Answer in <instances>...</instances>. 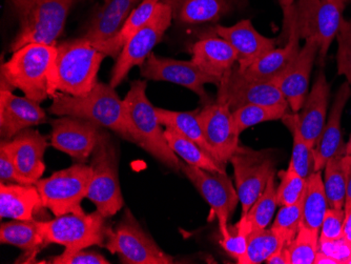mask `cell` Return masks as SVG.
I'll return each instance as SVG.
<instances>
[{"label": "cell", "instance_id": "obj_1", "mask_svg": "<svg viewBox=\"0 0 351 264\" xmlns=\"http://www.w3.org/2000/svg\"><path fill=\"white\" fill-rule=\"evenodd\" d=\"M51 73V98L56 93L84 96L98 84V72L106 57L84 37L57 43Z\"/></svg>", "mask_w": 351, "mask_h": 264}, {"label": "cell", "instance_id": "obj_2", "mask_svg": "<svg viewBox=\"0 0 351 264\" xmlns=\"http://www.w3.org/2000/svg\"><path fill=\"white\" fill-rule=\"evenodd\" d=\"M52 99L49 113L88 120L133 143L123 100L120 99L116 88L110 84L98 82L88 95L84 96H71L58 92Z\"/></svg>", "mask_w": 351, "mask_h": 264}, {"label": "cell", "instance_id": "obj_3", "mask_svg": "<svg viewBox=\"0 0 351 264\" xmlns=\"http://www.w3.org/2000/svg\"><path fill=\"white\" fill-rule=\"evenodd\" d=\"M57 54L56 45L29 43L13 52L10 60L1 62V90L19 88L25 97L45 101L51 97V73Z\"/></svg>", "mask_w": 351, "mask_h": 264}, {"label": "cell", "instance_id": "obj_4", "mask_svg": "<svg viewBox=\"0 0 351 264\" xmlns=\"http://www.w3.org/2000/svg\"><path fill=\"white\" fill-rule=\"evenodd\" d=\"M19 21L11 43L15 52L29 43L56 45L77 0H5Z\"/></svg>", "mask_w": 351, "mask_h": 264}, {"label": "cell", "instance_id": "obj_5", "mask_svg": "<svg viewBox=\"0 0 351 264\" xmlns=\"http://www.w3.org/2000/svg\"><path fill=\"white\" fill-rule=\"evenodd\" d=\"M145 80H135L124 98L126 120L133 143L154 158L175 172L181 171V163L165 139L162 124L158 119L156 108L147 96Z\"/></svg>", "mask_w": 351, "mask_h": 264}, {"label": "cell", "instance_id": "obj_6", "mask_svg": "<svg viewBox=\"0 0 351 264\" xmlns=\"http://www.w3.org/2000/svg\"><path fill=\"white\" fill-rule=\"evenodd\" d=\"M101 213L66 214L50 221H37L45 245L56 243L66 252L82 251L92 245L104 246L110 228Z\"/></svg>", "mask_w": 351, "mask_h": 264}, {"label": "cell", "instance_id": "obj_7", "mask_svg": "<svg viewBox=\"0 0 351 264\" xmlns=\"http://www.w3.org/2000/svg\"><path fill=\"white\" fill-rule=\"evenodd\" d=\"M90 167L93 176L86 198L106 218L114 216L123 208L124 200L118 175L117 149L106 129L102 130L90 156Z\"/></svg>", "mask_w": 351, "mask_h": 264}, {"label": "cell", "instance_id": "obj_8", "mask_svg": "<svg viewBox=\"0 0 351 264\" xmlns=\"http://www.w3.org/2000/svg\"><path fill=\"white\" fill-rule=\"evenodd\" d=\"M92 176L90 165L79 163L49 178L39 179L35 185L43 208H49L56 217L84 214L82 202L88 196Z\"/></svg>", "mask_w": 351, "mask_h": 264}, {"label": "cell", "instance_id": "obj_9", "mask_svg": "<svg viewBox=\"0 0 351 264\" xmlns=\"http://www.w3.org/2000/svg\"><path fill=\"white\" fill-rule=\"evenodd\" d=\"M344 8L332 0H299L293 7L289 23L283 25L284 35L281 38L286 43L289 25H295L301 38L317 39L320 47L317 57L323 62L342 25Z\"/></svg>", "mask_w": 351, "mask_h": 264}, {"label": "cell", "instance_id": "obj_10", "mask_svg": "<svg viewBox=\"0 0 351 264\" xmlns=\"http://www.w3.org/2000/svg\"><path fill=\"white\" fill-rule=\"evenodd\" d=\"M104 248L118 254L122 263L171 264L175 259L161 250L131 211L126 210L121 221L112 228Z\"/></svg>", "mask_w": 351, "mask_h": 264}, {"label": "cell", "instance_id": "obj_11", "mask_svg": "<svg viewBox=\"0 0 351 264\" xmlns=\"http://www.w3.org/2000/svg\"><path fill=\"white\" fill-rule=\"evenodd\" d=\"M230 161L234 167L242 216H245L263 194L270 177L275 176L277 161L269 149L256 151L243 145H239Z\"/></svg>", "mask_w": 351, "mask_h": 264}, {"label": "cell", "instance_id": "obj_12", "mask_svg": "<svg viewBox=\"0 0 351 264\" xmlns=\"http://www.w3.org/2000/svg\"><path fill=\"white\" fill-rule=\"evenodd\" d=\"M171 21L173 13L171 8L160 0L151 19L138 29L116 58L110 75V86L117 88L134 67L145 64L153 49L160 43L163 35L171 27Z\"/></svg>", "mask_w": 351, "mask_h": 264}, {"label": "cell", "instance_id": "obj_13", "mask_svg": "<svg viewBox=\"0 0 351 264\" xmlns=\"http://www.w3.org/2000/svg\"><path fill=\"white\" fill-rule=\"evenodd\" d=\"M181 171L210 204L218 218L223 238H228L230 236L228 220L240 200L237 189L234 188L226 172H212L185 163H181Z\"/></svg>", "mask_w": 351, "mask_h": 264}, {"label": "cell", "instance_id": "obj_14", "mask_svg": "<svg viewBox=\"0 0 351 264\" xmlns=\"http://www.w3.org/2000/svg\"><path fill=\"white\" fill-rule=\"evenodd\" d=\"M140 75L145 80L154 82H167L189 88L199 96L203 104H210L204 86L206 84H220L214 77L207 75L193 61L161 57L152 52L145 64L139 67Z\"/></svg>", "mask_w": 351, "mask_h": 264}, {"label": "cell", "instance_id": "obj_15", "mask_svg": "<svg viewBox=\"0 0 351 264\" xmlns=\"http://www.w3.org/2000/svg\"><path fill=\"white\" fill-rule=\"evenodd\" d=\"M216 101L228 104L232 112L248 104L289 106L273 82L247 80L240 73L238 66L232 67L223 77L218 86Z\"/></svg>", "mask_w": 351, "mask_h": 264}, {"label": "cell", "instance_id": "obj_16", "mask_svg": "<svg viewBox=\"0 0 351 264\" xmlns=\"http://www.w3.org/2000/svg\"><path fill=\"white\" fill-rule=\"evenodd\" d=\"M199 120L213 156L226 167L238 149L240 136L234 129L230 106L219 101L205 104L199 112Z\"/></svg>", "mask_w": 351, "mask_h": 264}, {"label": "cell", "instance_id": "obj_17", "mask_svg": "<svg viewBox=\"0 0 351 264\" xmlns=\"http://www.w3.org/2000/svg\"><path fill=\"white\" fill-rule=\"evenodd\" d=\"M51 124L53 147L82 163L92 156L104 129L94 122L72 116H61Z\"/></svg>", "mask_w": 351, "mask_h": 264}, {"label": "cell", "instance_id": "obj_18", "mask_svg": "<svg viewBox=\"0 0 351 264\" xmlns=\"http://www.w3.org/2000/svg\"><path fill=\"white\" fill-rule=\"evenodd\" d=\"M319 51L320 47L315 37L305 39L298 56L273 80L295 113L301 111L308 96L311 71Z\"/></svg>", "mask_w": 351, "mask_h": 264}, {"label": "cell", "instance_id": "obj_19", "mask_svg": "<svg viewBox=\"0 0 351 264\" xmlns=\"http://www.w3.org/2000/svg\"><path fill=\"white\" fill-rule=\"evenodd\" d=\"M215 34L226 39L238 55V68L246 70L254 61L270 52L278 45L277 38H268L254 29L252 21L244 19L232 27L217 25L213 27Z\"/></svg>", "mask_w": 351, "mask_h": 264}, {"label": "cell", "instance_id": "obj_20", "mask_svg": "<svg viewBox=\"0 0 351 264\" xmlns=\"http://www.w3.org/2000/svg\"><path fill=\"white\" fill-rule=\"evenodd\" d=\"M47 121L39 102L14 95L12 91H0V134L3 141H11L23 130Z\"/></svg>", "mask_w": 351, "mask_h": 264}, {"label": "cell", "instance_id": "obj_21", "mask_svg": "<svg viewBox=\"0 0 351 264\" xmlns=\"http://www.w3.org/2000/svg\"><path fill=\"white\" fill-rule=\"evenodd\" d=\"M1 145L9 151L19 173L35 184L45 173L43 155L49 145L47 137L29 128L11 141H1Z\"/></svg>", "mask_w": 351, "mask_h": 264}, {"label": "cell", "instance_id": "obj_22", "mask_svg": "<svg viewBox=\"0 0 351 264\" xmlns=\"http://www.w3.org/2000/svg\"><path fill=\"white\" fill-rule=\"evenodd\" d=\"M351 97V84L345 82L336 93L328 119L320 138L313 147L315 172L322 171L326 163L346 149L343 141L342 117L347 102Z\"/></svg>", "mask_w": 351, "mask_h": 264}, {"label": "cell", "instance_id": "obj_23", "mask_svg": "<svg viewBox=\"0 0 351 264\" xmlns=\"http://www.w3.org/2000/svg\"><path fill=\"white\" fill-rule=\"evenodd\" d=\"M142 0H108L95 10L84 37L93 45L113 38Z\"/></svg>", "mask_w": 351, "mask_h": 264}, {"label": "cell", "instance_id": "obj_24", "mask_svg": "<svg viewBox=\"0 0 351 264\" xmlns=\"http://www.w3.org/2000/svg\"><path fill=\"white\" fill-rule=\"evenodd\" d=\"M330 84L324 73L320 72L299 113L300 130L306 143L315 147L326 123Z\"/></svg>", "mask_w": 351, "mask_h": 264}, {"label": "cell", "instance_id": "obj_25", "mask_svg": "<svg viewBox=\"0 0 351 264\" xmlns=\"http://www.w3.org/2000/svg\"><path fill=\"white\" fill-rule=\"evenodd\" d=\"M301 39L297 27L293 25H289L284 47L274 49L254 61L246 70L239 71L250 80L273 82L299 54Z\"/></svg>", "mask_w": 351, "mask_h": 264}, {"label": "cell", "instance_id": "obj_26", "mask_svg": "<svg viewBox=\"0 0 351 264\" xmlns=\"http://www.w3.org/2000/svg\"><path fill=\"white\" fill-rule=\"evenodd\" d=\"M191 61L207 75L221 82L223 77L238 60V55L226 39L206 37L191 48Z\"/></svg>", "mask_w": 351, "mask_h": 264}, {"label": "cell", "instance_id": "obj_27", "mask_svg": "<svg viewBox=\"0 0 351 264\" xmlns=\"http://www.w3.org/2000/svg\"><path fill=\"white\" fill-rule=\"evenodd\" d=\"M169 5L173 19L185 25L215 23L234 11L240 0H161Z\"/></svg>", "mask_w": 351, "mask_h": 264}, {"label": "cell", "instance_id": "obj_28", "mask_svg": "<svg viewBox=\"0 0 351 264\" xmlns=\"http://www.w3.org/2000/svg\"><path fill=\"white\" fill-rule=\"evenodd\" d=\"M43 206L35 184H0V216L13 220H34V213Z\"/></svg>", "mask_w": 351, "mask_h": 264}, {"label": "cell", "instance_id": "obj_29", "mask_svg": "<svg viewBox=\"0 0 351 264\" xmlns=\"http://www.w3.org/2000/svg\"><path fill=\"white\" fill-rule=\"evenodd\" d=\"M0 242L21 248L25 253V263L33 261L35 256L47 246L36 220L3 222L0 226Z\"/></svg>", "mask_w": 351, "mask_h": 264}, {"label": "cell", "instance_id": "obj_30", "mask_svg": "<svg viewBox=\"0 0 351 264\" xmlns=\"http://www.w3.org/2000/svg\"><path fill=\"white\" fill-rule=\"evenodd\" d=\"M159 3L160 0H142L139 5L132 12L129 19H126L119 32L113 38L95 45V48L98 49L106 56L117 58L126 43L136 34L140 27H143L151 19Z\"/></svg>", "mask_w": 351, "mask_h": 264}, {"label": "cell", "instance_id": "obj_31", "mask_svg": "<svg viewBox=\"0 0 351 264\" xmlns=\"http://www.w3.org/2000/svg\"><path fill=\"white\" fill-rule=\"evenodd\" d=\"M324 189L329 208H344L347 184L351 175V155L345 152L332 157L324 167Z\"/></svg>", "mask_w": 351, "mask_h": 264}, {"label": "cell", "instance_id": "obj_32", "mask_svg": "<svg viewBox=\"0 0 351 264\" xmlns=\"http://www.w3.org/2000/svg\"><path fill=\"white\" fill-rule=\"evenodd\" d=\"M199 112H200V108L196 111L177 112L156 108L158 119L163 127L178 132L189 141L198 145L205 153L208 154L210 157L214 158L210 147L205 141L204 134H203L200 120H199Z\"/></svg>", "mask_w": 351, "mask_h": 264}, {"label": "cell", "instance_id": "obj_33", "mask_svg": "<svg viewBox=\"0 0 351 264\" xmlns=\"http://www.w3.org/2000/svg\"><path fill=\"white\" fill-rule=\"evenodd\" d=\"M329 204L324 189L321 171L313 172L307 179L306 190L303 200L302 224L311 230H321Z\"/></svg>", "mask_w": 351, "mask_h": 264}, {"label": "cell", "instance_id": "obj_34", "mask_svg": "<svg viewBox=\"0 0 351 264\" xmlns=\"http://www.w3.org/2000/svg\"><path fill=\"white\" fill-rule=\"evenodd\" d=\"M165 136L173 153L177 156L181 157L187 165L200 167L206 171H212V172H226V167L217 163L198 145L189 141L175 130H165Z\"/></svg>", "mask_w": 351, "mask_h": 264}, {"label": "cell", "instance_id": "obj_35", "mask_svg": "<svg viewBox=\"0 0 351 264\" xmlns=\"http://www.w3.org/2000/svg\"><path fill=\"white\" fill-rule=\"evenodd\" d=\"M283 123L291 130L293 135V155L291 163L295 172L305 180L315 172V156L311 147L302 135L299 124V113H287L283 118Z\"/></svg>", "mask_w": 351, "mask_h": 264}, {"label": "cell", "instance_id": "obj_36", "mask_svg": "<svg viewBox=\"0 0 351 264\" xmlns=\"http://www.w3.org/2000/svg\"><path fill=\"white\" fill-rule=\"evenodd\" d=\"M289 106H261L248 104L232 112L234 129L240 135L242 132L262 122L282 119L289 113Z\"/></svg>", "mask_w": 351, "mask_h": 264}, {"label": "cell", "instance_id": "obj_37", "mask_svg": "<svg viewBox=\"0 0 351 264\" xmlns=\"http://www.w3.org/2000/svg\"><path fill=\"white\" fill-rule=\"evenodd\" d=\"M277 206H279L277 199V188H276L275 176H273L270 177L268 180L263 194L252 204L247 214L245 216H242L245 218L246 222L250 226V232L267 228L268 224L275 215Z\"/></svg>", "mask_w": 351, "mask_h": 264}, {"label": "cell", "instance_id": "obj_38", "mask_svg": "<svg viewBox=\"0 0 351 264\" xmlns=\"http://www.w3.org/2000/svg\"><path fill=\"white\" fill-rule=\"evenodd\" d=\"M281 245L279 238L271 230L252 232L248 235L245 254L238 260L239 264H260L277 252Z\"/></svg>", "mask_w": 351, "mask_h": 264}, {"label": "cell", "instance_id": "obj_39", "mask_svg": "<svg viewBox=\"0 0 351 264\" xmlns=\"http://www.w3.org/2000/svg\"><path fill=\"white\" fill-rule=\"evenodd\" d=\"M303 200H304V196L302 197L297 204L282 206L276 217L273 226L270 228L279 238L283 248H287L289 244L295 239L301 228L302 218H303Z\"/></svg>", "mask_w": 351, "mask_h": 264}, {"label": "cell", "instance_id": "obj_40", "mask_svg": "<svg viewBox=\"0 0 351 264\" xmlns=\"http://www.w3.org/2000/svg\"><path fill=\"white\" fill-rule=\"evenodd\" d=\"M319 230L301 224L295 239L289 244L291 264H313L319 252Z\"/></svg>", "mask_w": 351, "mask_h": 264}, {"label": "cell", "instance_id": "obj_41", "mask_svg": "<svg viewBox=\"0 0 351 264\" xmlns=\"http://www.w3.org/2000/svg\"><path fill=\"white\" fill-rule=\"evenodd\" d=\"M280 177L281 183L277 189L278 204L284 206L297 204L304 196L307 180L295 172L291 163L285 172L280 173Z\"/></svg>", "mask_w": 351, "mask_h": 264}, {"label": "cell", "instance_id": "obj_42", "mask_svg": "<svg viewBox=\"0 0 351 264\" xmlns=\"http://www.w3.org/2000/svg\"><path fill=\"white\" fill-rule=\"evenodd\" d=\"M336 38L338 40V74L346 77V82L351 84V19H343Z\"/></svg>", "mask_w": 351, "mask_h": 264}, {"label": "cell", "instance_id": "obj_43", "mask_svg": "<svg viewBox=\"0 0 351 264\" xmlns=\"http://www.w3.org/2000/svg\"><path fill=\"white\" fill-rule=\"evenodd\" d=\"M250 234V226L245 218L241 216V220L234 228H230V236L228 238H223L221 245L238 261L245 254Z\"/></svg>", "mask_w": 351, "mask_h": 264}, {"label": "cell", "instance_id": "obj_44", "mask_svg": "<svg viewBox=\"0 0 351 264\" xmlns=\"http://www.w3.org/2000/svg\"><path fill=\"white\" fill-rule=\"evenodd\" d=\"M345 208H330L327 210L321 226L320 240L332 241L344 238Z\"/></svg>", "mask_w": 351, "mask_h": 264}, {"label": "cell", "instance_id": "obj_45", "mask_svg": "<svg viewBox=\"0 0 351 264\" xmlns=\"http://www.w3.org/2000/svg\"><path fill=\"white\" fill-rule=\"evenodd\" d=\"M50 263L54 264H110L104 256L96 252H86L84 250L77 252H63L61 255L52 257Z\"/></svg>", "mask_w": 351, "mask_h": 264}, {"label": "cell", "instance_id": "obj_46", "mask_svg": "<svg viewBox=\"0 0 351 264\" xmlns=\"http://www.w3.org/2000/svg\"><path fill=\"white\" fill-rule=\"evenodd\" d=\"M0 178L1 182L21 183V184H33L29 179L23 177L16 167L9 151L0 145Z\"/></svg>", "mask_w": 351, "mask_h": 264}, {"label": "cell", "instance_id": "obj_47", "mask_svg": "<svg viewBox=\"0 0 351 264\" xmlns=\"http://www.w3.org/2000/svg\"><path fill=\"white\" fill-rule=\"evenodd\" d=\"M319 251L339 260L341 264H345L346 260L351 256V243L344 238L332 241L319 239Z\"/></svg>", "mask_w": 351, "mask_h": 264}, {"label": "cell", "instance_id": "obj_48", "mask_svg": "<svg viewBox=\"0 0 351 264\" xmlns=\"http://www.w3.org/2000/svg\"><path fill=\"white\" fill-rule=\"evenodd\" d=\"M267 264H291V258H289V250L287 248H280L277 252L270 256L266 260Z\"/></svg>", "mask_w": 351, "mask_h": 264}, {"label": "cell", "instance_id": "obj_49", "mask_svg": "<svg viewBox=\"0 0 351 264\" xmlns=\"http://www.w3.org/2000/svg\"><path fill=\"white\" fill-rule=\"evenodd\" d=\"M278 1H279L282 10H283V25H286L289 23L291 14H293L295 0H278Z\"/></svg>", "mask_w": 351, "mask_h": 264}, {"label": "cell", "instance_id": "obj_50", "mask_svg": "<svg viewBox=\"0 0 351 264\" xmlns=\"http://www.w3.org/2000/svg\"><path fill=\"white\" fill-rule=\"evenodd\" d=\"M313 264H341L339 260L326 255L323 252L319 251L315 256V263Z\"/></svg>", "mask_w": 351, "mask_h": 264}, {"label": "cell", "instance_id": "obj_51", "mask_svg": "<svg viewBox=\"0 0 351 264\" xmlns=\"http://www.w3.org/2000/svg\"><path fill=\"white\" fill-rule=\"evenodd\" d=\"M346 212V219H345L344 239L351 243V208L345 210Z\"/></svg>", "mask_w": 351, "mask_h": 264}, {"label": "cell", "instance_id": "obj_52", "mask_svg": "<svg viewBox=\"0 0 351 264\" xmlns=\"http://www.w3.org/2000/svg\"><path fill=\"white\" fill-rule=\"evenodd\" d=\"M351 208V175L349 177L348 184H347L346 200H345V210Z\"/></svg>", "mask_w": 351, "mask_h": 264}, {"label": "cell", "instance_id": "obj_53", "mask_svg": "<svg viewBox=\"0 0 351 264\" xmlns=\"http://www.w3.org/2000/svg\"><path fill=\"white\" fill-rule=\"evenodd\" d=\"M345 153H346L347 155H351V135L350 138H349L348 143L346 145V149H345Z\"/></svg>", "mask_w": 351, "mask_h": 264}, {"label": "cell", "instance_id": "obj_54", "mask_svg": "<svg viewBox=\"0 0 351 264\" xmlns=\"http://www.w3.org/2000/svg\"><path fill=\"white\" fill-rule=\"evenodd\" d=\"M332 1H335V3H339V5L345 7V5H346V3H348L349 1H350V0H332Z\"/></svg>", "mask_w": 351, "mask_h": 264}, {"label": "cell", "instance_id": "obj_55", "mask_svg": "<svg viewBox=\"0 0 351 264\" xmlns=\"http://www.w3.org/2000/svg\"><path fill=\"white\" fill-rule=\"evenodd\" d=\"M345 264H351V256L348 258V259L346 260V262H345Z\"/></svg>", "mask_w": 351, "mask_h": 264}, {"label": "cell", "instance_id": "obj_56", "mask_svg": "<svg viewBox=\"0 0 351 264\" xmlns=\"http://www.w3.org/2000/svg\"><path fill=\"white\" fill-rule=\"evenodd\" d=\"M106 1H108V0H104V3H106Z\"/></svg>", "mask_w": 351, "mask_h": 264}, {"label": "cell", "instance_id": "obj_57", "mask_svg": "<svg viewBox=\"0 0 351 264\" xmlns=\"http://www.w3.org/2000/svg\"><path fill=\"white\" fill-rule=\"evenodd\" d=\"M240 1H241V0H240Z\"/></svg>", "mask_w": 351, "mask_h": 264}]
</instances>
